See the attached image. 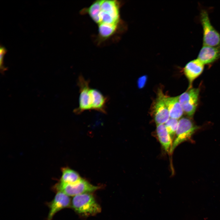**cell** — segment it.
Returning a JSON list of instances; mask_svg holds the SVG:
<instances>
[{
	"label": "cell",
	"instance_id": "obj_1",
	"mask_svg": "<svg viewBox=\"0 0 220 220\" xmlns=\"http://www.w3.org/2000/svg\"><path fill=\"white\" fill-rule=\"evenodd\" d=\"M72 207L78 214L83 216L95 215L100 213L101 208L91 193H85L73 197Z\"/></svg>",
	"mask_w": 220,
	"mask_h": 220
},
{
	"label": "cell",
	"instance_id": "obj_2",
	"mask_svg": "<svg viewBox=\"0 0 220 220\" xmlns=\"http://www.w3.org/2000/svg\"><path fill=\"white\" fill-rule=\"evenodd\" d=\"M101 188L90 183L88 181L82 178L79 181L74 184H68L59 181L53 187V191L62 192L68 196L74 197L85 193H91Z\"/></svg>",
	"mask_w": 220,
	"mask_h": 220
},
{
	"label": "cell",
	"instance_id": "obj_3",
	"mask_svg": "<svg viewBox=\"0 0 220 220\" xmlns=\"http://www.w3.org/2000/svg\"><path fill=\"white\" fill-rule=\"evenodd\" d=\"M199 128L200 127L196 125L190 118H181L178 121L175 137L172 142L170 153H172L175 148L182 142L189 141L193 142L192 136Z\"/></svg>",
	"mask_w": 220,
	"mask_h": 220
},
{
	"label": "cell",
	"instance_id": "obj_4",
	"mask_svg": "<svg viewBox=\"0 0 220 220\" xmlns=\"http://www.w3.org/2000/svg\"><path fill=\"white\" fill-rule=\"evenodd\" d=\"M200 19L203 30V45L220 46V34L211 24L206 10L201 11Z\"/></svg>",
	"mask_w": 220,
	"mask_h": 220
},
{
	"label": "cell",
	"instance_id": "obj_5",
	"mask_svg": "<svg viewBox=\"0 0 220 220\" xmlns=\"http://www.w3.org/2000/svg\"><path fill=\"white\" fill-rule=\"evenodd\" d=\"M89 84V80L85 79L82 76H79L78 81L80 92L79 106L74 110L76 114L86 110H91L92 99Z\"/></svg>",
	"mask_w": 220,
	"mask_h": 220
},
{
	"label": "cell",
	"instance_id": "obj_6",
	"mask_svg": "<svg viewBox=\"0 0 220 220\" xmlns=\"http://www.w3.org/2000/svg\"><path fill=\"white\" fill-rule=\"evenodd\" d=\"M199 92V88H191L178 96L184 112L189 117H192L196 111Z\"/></svg>",
	"mask_w": 220,
	"mask_h": 220
},
{
	"label": "cell",
	"instance_id": "obj_7",
	"mask_svg": "<svg viewBox=\"0 0 220 220\" xmlns=\"http://www.w3.org/2000/svg\"><path fill=\"white\" fill-rule=\"evenodd\" d=\"M164 96L162 90H159L152 105V115L156 125L164 124L170 118L164 101Z\"/></svg>",
	"mask_w": 220,
	"mask_h": 220
},
{
	"label": "cell",
	"instance_id": "obj_8",
	"mask_svg": "<svg viewBox=\"0 0 220 220\" xmlns=\"http://www.w3.org/2000/svg\"><path fill=\"white\" fill-rule=\"evenodd\" d=\"M52 200L46 203L49 208L47 220H52L55 214L61 210L71 206V201L69 196L64 193L57 192Z\"/></svg>",
	"mask_w": 220,
	"mask_h": 220
},
{
	"label": "cell",
	"instance_id": "obj_9",
	"mask_svg": "<svg viewBox=\"0 0 220 220\" xmlns=\"http://www.w3.org/2000/svg\"><path fill=\"white\" fill-rule=\"evenodd\" d=\"M204 64L197 58L187 63L183 69L184 73L189 82V88H191L194 80L202 73Z\"/></svg>",
	"mask_w": 220,
	"mask_h": 220
},
{
	"label": "cell",
	"instance_id": "obj_10",
	"mask_svg": "<svg viewBox=\"0 0 220 220\" xmlns=\"http://www.w3.org/2000/svg\"><path fill=\"white\" fill-rule=\"evenodd\" d=\"M220 58V46H211L203 45L197 59L203 64H211Z\"/></svg>",
	"mask_w": 220,
	"mask_h": 220
},
{
	"label": "cell",
	"instance_id": "obj_11",
	"mask_svg": "<svg viewBox=\"0 0 220 220\" xmlns=\"http://www.w3.org/2000/svg\"><path fill=\"white\" fill-rule=\"evenodd\" d=\"M164 100L170 118L178 119L180 118L184 112L179 102L178 96L170 97L165 95Z\"/></svg>",
	"mask_w": 220,
	"mask_h": 220
},
{
	"label": "cell",
	"instance_id": "obj_12",
	"mask_svg": "<svg viewBox=\"0 0 220 220\" xmlns=\"http://www.w3.org/2000/svg\"><path fill=\"white\" fill-rule=\"evenodd\" d=\"M90 93L92 99L91 110L106 113L108 98L96 89H91Z\"/></svg>",
	"mask_w": 220,
	"mask_h": 220
},
{
	"label": "cell",
	"instance_id": "obj_13",
	"mask_svg": "<svg viewBox=\"0 0 220 220\" xmlns=\"http://www.w3.org/2000/svg\"><path fill=\"white\" fill-rule=\"evenodd\" d=\"M156 131L159 141L165 151L170 152L172 140L164 124L157 125Z\"/></svg>",
	"mask_w": 220,
	"mask_h": 220
},
{
	"label": "cell",
	"instance_id": "obj_14",
	"mask_svg": "<svg viewBox=\"0 0 220 220\" xmlns=\"http://www.w3.org/2000/svg\"><path fill=\"white\" fill-rule=\"evenodd\" d=\"M101 10L108 13L116 20L119 21V5L117 1L102 0Z\"/></svg>",
	"mask_w": 220,
	"mask_h": 220
},
{
	"label": "cell",
	"instance_id": "obj_15",
	"mask_svg": "<svg viewBox=\"0 0 220 220\" xmlns=\"http://www.w3.org/2000/svg\"><path fill=\"white\" fill-rule=\"evenodd\" d=\"M62 175L60 182L66 184H72L79 181L82 178L76 171L68 167L61 168Z\"/></svg>",
	"mask_w": 220,
	"mask_h": 220
},
{
	"label": "cell",
	"instance_id": "obj_16",
	"mask_svg": "<svg viewBox=\"0 0 220 220\" xmlns=\"http://www.w3.org/2000/svg\"><path fill=\"white\" fill-rule=\"evenodd\" d=\"M102 0H97L94 2L88 8L83 10L87 13L93 20L99 24L100 23V13Z\"/></svg>",
	"mask_w": 220,
	"mask_h": 220
},
{
	"label": "cell",
	"instance_id": "obj_17",
	"mask_svg": "<svg viewBox=\"0 0 220 220\" xmlns=\"http://www.w3.org/2000/svg\"><path fill=\"white\" fill-rule=\"evenodd\" d=\"M118 25L100 23L98 24V31L100 36L107 38L113 34L117 29Z\"/></svg>",
	"mask_w": 220,
	"mask_h": 220
},
{
	"label": "cell",
	"instance_id": "obj_18",
	"mask_svg": "<svg viewBox=\"0 0 220 220\" xmlns=\"http://www.w3.org/2000/svg\"><path fill=\"white\" fill-rule=\"evenodd\" d=\"M178 122V119L170 118L164 124L172 141L175 135Z\"/></svg>",
	"mask_w": 220,
	"mask_h": 220
},
{
	"label": "cell",
	"instance_id": "obj_19",
	"mask_svg": "<svg viewBox=\"0 0 220 220\" xmlns=\"http://www.w3.org/2000/svg\"><path fill=\"white\" fill-rule=\"evenodd\" d=\"M7 52V50L5 47L1 46L0 48V69L1 71L3 73L5 71L7 70V68H6L3 65L4 57Z\"/></svg>",
	"mask_w": 220,
	"mask_h": 220
},
{
	"label": "cell",
	"instance_id": "obj_20",
	"mask_svg": "<svg viewBox=\"0 0 220 220\" xmlns=\"http://www.w3.org/2000/svg\"><path fill=\"white\" fill-rule=\"evenodd\" d=\"M147 80V76H143L139 78L138 81V84L140 88H143L146 83Z\"/></svg>",
	"mask_w": 220,
	"mask_h": 220
}]
</instances>
